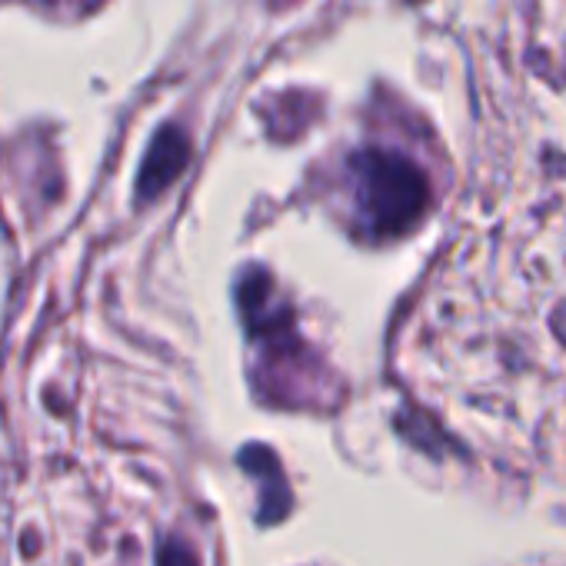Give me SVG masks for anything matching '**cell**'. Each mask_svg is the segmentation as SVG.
<instances>
[{"mask_svg":"<svg viewBox=\"0 0 566 566\" xmlns=\"http://www.w3.org/2000/svg\"><path fill=\"white\" fill-rule=\"evenodd\" d=\"M350 190L370 233H400L427 207V180L420 167L394 150L367 147L350 157Z\"/></svg>","mask_w":566,"mask_h":566,"instance_id":"1","label":"cell"},{"mask_svg":"<svg viewBox=\"0 0 566 566\" xmlns=\"http://www.w3.org/2000/svg\"><path fill=\"white\" fill-rule=\"evenodd\" d=\"M187 164V140L177 127H164L154 144L150 154L144 160V174H140V193L154 197L157 190H164Z\"/></svg>","mask_w":566,"mask_h":566,"instance_id":"2","label":"cell"}]
</instances>
